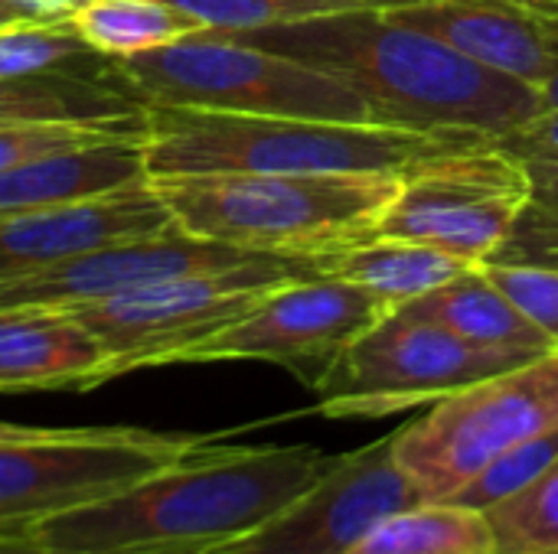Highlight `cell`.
Segmentation results:
<instances>
[{
  "mask_svg": "<svg viewBox=\"0 0 558 554\" xmlns=\"http://www.w3.org/2000/svg\"><path fill=\"white\" fill-rule=\"evenodd\" d=\"M484 271L549 336L558 353V271L523 264H484Z\"/></svg>",
  "mask_w": 558,
  "mask_h": 554,
  "instance_id": "29",
  "label": "cell"
},
{
  "mask_svg": "<svg viewBox=\"0 0 558 554\" xmlns=\"http://www.w3.org/2000/svg\"><path fill=\"white\" fill-rule=\"evenodd\" d=\"M3 124H111L147 131V104L111 75V62L101 75H0Z\"/></svg>",
  "mask_w": 558,
  "mask_h": 554,
  "instance_id": "18",
  "label": "cell"
},
{
  "mask_svg": "<svg viewBox=\"0 0 558 554\" xmlns=\"http://www.w3.org/2000/svg\"><path fill=\"white\" fill-rule=\"evenodd\" d=\"M530 199L523 160L494 140L468 144L402 173V189L373 238H402L487 264Z\"/></svg>",
  "mask_w": 558,
  "mask_h": 554,
  "instance_id": "10",
  "label": "cell"
},
{
  "mask_svg": "<svg viewBox=\"0 0 558 554\" xmlns=\"http://www.w3.org/2000/svg\"><path fill=\"white\" fill-rule=\"evenodd\" d=\"M477 134H428L284 114L147 108V173H405L418 160L481 144Z\"/></svg>",
  "mask_w": 558,
  "mask_h": 554,
  "instance_id": "3",
  "label": "cell"
},
{
  "mask_svg": "<svg viewBox=\"0 0 558 554\" xmlns=\"http://www.w3.org/2000/svg\"><path fill=\"white\" fill-rule=\"evenodd\" d=\"M36 3H43V7H49V10H56V13H72L78 3H85V0H36Z\"/></svg>",
  "mask_w": 558,
  "mask_h": 554,
  "instance_id": "35",
  "label": "cell"
},
{
  "mask_svg": "<svg viewBox=\"0 0 558 554\" xmlns=\"http://www.w3.org/2000/svg\"><path fill=\"white\" fill-rule=\"evenodd\" d=\"M206 33H245L288 26L347 10H392L415 0H167Z\"/></svg>",
  "mask_w": 558,
  "mask_h": 554,
  "instance_id": "23",
  "label": "cell"
},
{
  "mask_svg": "<svg viewBox=\"0 0 558 554\" xmlns=\"http://www.w3.org/2000/svg\"><path fill=\"white\" fill-rule=\"evenodd\" d=\"M154 186L173 222L196 238L330 261L376 235L402 173H213Z\"/></svg>",
  "mask_w": 558,
  "mask_h": 554,
  "instance_id": "4",
  "label": "cell"
},
{
  "mask_svg": "<svg viewBox=\"0 0 558 554\" xmlns=\"http://www.w3.org/2000/svg\"><path fill=\"white\" fill-rule=\"evenodd\" d=\"M558 460V428L507 451L504 457H497L494 464H487L468 487H461L448 503L487 513L497 503L510 500L513 493H520L523 487H530L536 477H543ZM445 503V500H441Z\"/></svg>",
  "mask_w": 558,
  "mask_h": 554,
  "instance_id": "27",
  "label": "cell"
},
{
  "mask_svg": "<svg viewBox=\"0 0 558 554\" xmlns=\"http://www.w3.org/2000/svg\"><path fill=\"white\" fill-rule=\"evenodd\" d=\"M69 13H56L36 0H0V33L26 23H43V20H62Z\"/></svg>",
  "mask_w": 558,
  "mask_h": 554,
  "instance_id": "31",
  "label": "cell"
},
{
  "mask_svg": "<svg viewBox=\"0 0 558 554\" xmlns=\"http://www.w3.org/2000/svg\"><path fill=\"white\" fill-rule=\"evenodd\" d=\"M402 310L432 320L481 349L510 353L523 359H539L556 353L549 336L490 281L484 264L405 304Z\"/></svg>",
  "mask_w": 558,
  "mask_h": 554,
  "instance_id": "19",
  "label": "cell"
},
{
  "mask_svg": "<svg viewBox=\"0 0 558 554\" xmlns=\"http://www.w3.org/2000/svg\"><path fill=\"white\" fill-rule=\"evenodd\" d=\"M517 160H558V111H543L533 121L500 134L494 140Z\"/></svg>",
  "mask_w": 558,
  "mask_h": 554,
  "instance_id": "30",
  "label": "cell"
},
{
  "mask_svg": "<svg viewBox=\"0 0 558 554\" xmlns=\"http://www.w3.org/2000/svg\"><path fill=\"white\" fill-rule=\"evenodd\" d=\"M415 503L425 500L396 460V434H386L337 454L307 493L222 554H347L379 519Z\"/></svg>",
  "mask_w": 558,
  "mask_h": 554,
  "instance_id": "12",
  "label": "cell"
},
{
  "mask_svg": "<svg viewBox=\"0 0 558 554\" xmlns=\"http://www.w3.org/2000/svg\"><path fill=\"white\" fill-rule=\"evenodd\" d=\"M526 362L533 359L481 349L399 307L356 336L317 379V411L337 421L389 418Z\"/></svg>",
  "mask_w": 558,
  "mask_h": 554,
  "instance_id": "8",
  "label": "cell"
},
{
  "mask_svg": "<svg viewBox=\"0 0 558 554\" xmlns=\"http://www.w3.org/2000/svg\"><path fill=\"white\" fill-rule=\"evenodd\" d=\"M523 167L530 176V199L487 264L558 271V160H523Z\"/></svg>",
  "mask_w": 558,
  "mask_h": 554,
  "instance_id": "25",
  "label": "cell"
},
{
  "mask_svg": "<svg viewBox=\"0 0 558 554\" xmlns=\"http://www.w3.org/2000/svg\"><path fill=\"white\" fill-rule=\"evenodd\" d=\"M209 438L144 428H43L0 444V535L105 500L180 460Z\"/></svg>",
  "mask_w": 558,
  "mask_h": 554,
  "instance_id": "9",
  "label": "cell"
},
{
  "mask_svg": "<svg viewBox=\"0 0 558 554\" xmlns=\"http://www.w3.org/2000/svg\"><path fill=\"white\" fill-rule=\"evenodd\" d=\"M265 258L258 251L232 248L222 242L196 238L177 222L163 232L95 248L56 268H43L0 281V310H72L121 294H134L173 278L239 268Z\"/></svg>",
  "mask_w": 558,
  "mask_h": 554,
  "instance_id": "13",
  "label": "cell"
},
{
  "mask_svg": "<svg viewBox=\"0 0 558 554\" xmlns=\"http://www.w3.org/2000/svg\"><path fill=\"white\" fill-rule=\"evenodd\" d=\"M65 20L105 59H131L199 29L167 0H85Z\"/></svg>",
  "mask_w": 558,
  "mask_h": 554,
  "instance_id": "22",
  "label": "cell"
},
{
  "mask_svg": "<svg viewBox=\"0 0 558 554\" xmlns=\"http://www.w3.org/2000/svg\"><path fill=\"white\" fill-rule=\"evenodd\" d=\"M108 59L95 52L69 20H43L0 33V75H39V72H88L101 75Z\"/></svg>",
  "mask_w": 558,
  "mask_h": 554,
  "instance_id": "24",
  "label": "cell"
},
{
  "mask_svg": "<svg viewBox=\"0 0 558 554\" xmlns=\"http://www.w3.org/2000/svg\"><path fill=\"white\" fill-rule=\"evenodd\" d=\"M386 13L539 91L558 69V0H415Z\"/></svg>",
  "mask_w": 558,
  "mask_h": 554,
  "instance_id": "15",
  "label": "cell"
},
{
  "mask_svg": "<svg viewBox=\"0 0 558 554\" xmlns=\"http://www.w3.org/2000/svg\"><path fill=\"white\" fill-rule=\"evenodd\" d=\"M317 447L209 438L180 460L26 535L46 554H222L271 522L333 464Z\"/></svg>",
  "mask_w": 558,
  "mask_h": 554,
  "instance_id": "1",
  "label": "cell"
},
{
  "mask_svg": "<svg viewBox=\"0 0 558 554\" xmlns=\"http://www.w3.org/2000/svg\"><path fill=\"white\" fill-rule=\"evenodd\" d=\"M0 554H46L33 535H0Z\"/></svg>",
  "mask_w": 558,
  "mask_h": 554,
  "instance_id": "32",
  "label": "cell"
},
{
  "mask_svg": "<svg viewBox=\"0 0 558 554\" xmlns=\"http://www.w3.org/2000/svg\"><path fill=\"white\" fill-rule=\"evenodd\" d=\"M327 274L320 258L265 255L226 271H206L141 287L111 300L72 307L69 313L111 356L114 376L180 366L186 353L213 340L275 287Z\"/></svg>",
  "mask_w": 558,
  "mask_h": 554,
  "instance_id": "6",
  "label": "cell"
},
{
  "mask_svg": "<svg viewBox=\"0 0 558 554\" xmlns=\"http://www.w3.org/2000/svg\"><path fill=\"white\" fill-rule=\"evenodd\" d=\"M477 264L454 258L441 248L402 242V238H369L327 261V274L353 281L376 294L389 310H399L435 287L461 278Z\"/></svg>",
  "mask_w": 558,
  "mask_h": 554,
  "instance_id": "20",
  "label": "cell"
},
{
  "mask_svg": "<svg viewBox=\"0 0 558 554\" xmlns=\"http://www.w3.org/2000/svg\"><path fill=\"white\" fill-rule=\"evenodd\" d=\"M386 313L392 310L353 281L333 274L291 281L275 287L242 320L186 353L180 366L239 359L275 362L314 389L330 362Z\"/></svg>",
  "mask_w": 558,
  "mask_h": 554,
  "instance_id": "11",
  "label": "cell"
},
{
  "mask_svg": "<svg viewBox=\"0 0 558 554\" xmlns=\"http://www.w3.org/2000/svg\"><path fill=\"white\" fill-rule=\"evenodd\" d=\"M558 428V353L481 379L396 434V460L425 503L451 500L487 464Z\"/></svg>",
  "mask_w": 558,
  "mask_h": 554,
  "instance_id": "7",
  "label": "cell"
},
{
  "mask_svg": "<svg viewBox=\"0 0 558 554\" xmlns=\"http://www.w3.org/2000/svg\"><path fill=\"white\" fill-rule=\"evenodd\" d=\"M347 554H494V532L477 509L415 503L379 519Z\"/></svg>",
  "mask_w": 558,
  "mask_h": 554,
  "instance_id": "21",
  "label": "cell"
},
{
  "mask_svg": "<svg viewBox=\"0 0 558 554\" xmlns=\"http://www.w3.org/2000/svg\"><path fill=\"white\" fill-rule=\"evenodd\" d=\"M543 104H546V111H558V69L553 72V78L543 85Z\"/></svg>",
  "mask_w": 558,
  "mask_h": 554,
  "instance_id": "34",
  "label": "cell"
},
{
  "mask_svg": "<svg viewBox=\"0 0 558 554\" xmlns=\"http://www.w3.org/2000/svg\"><path fill=\"white\" fill-rule=\"evenodd\" d=\"M124 134H147V131L111 127V124H3L0 127V170L65 150V147L124 137Z\"/></svg>",
  "mask_w": 558,
  "mask_h": 554,
  "instance_id": "28",
  "label": "cell"
},
{
  "mask_svg": "<svg viewBox=\"0 0 558 554\" xmlns=\"http://www.w3.org/2000/svg\"><path fill=\"white\" fill-rule=\"evenodd\" d=\"M219 36L327 72L369 104L376 124L389 127L497 140L546 111L536 85L487 69L386 10H347Z\"/></svg>",
  "mask_w": 558,
  "mask_h": 554,
  "instance_id": "2",
  "label": "cell"
},
{
  "mask_svg": "<svg viewBox=\"0 0 558 554\" xmlns=\"http://www.w3.org/2000/svg\"><path fill=\"white\" fill-rule=\"evenodd\" d=\"M108 62L111 75L147 108L376 124L369 104L327 72L206 29L170 46Z\"/></svg>",
  "mask_w": 558,
  "mask_h": 554,
  "instance_id": "5",
  "label": "cell"
},
{
  "mask_svg": "<svg viewBox=\"0 0 558 554\" xmlns=\"http://www.w3.org/2000/svg\"><path fill=\"white\" fill-rule=\"evenodd\" d=\"M111 379V356L69 310H0V392H85Z\"/></svg>",
  "mask_w": 558,
  "mask_h": 554,
  "instance_id": "16",
  "label": "cell"
},
{
  "mask_svg": "<svg viewBox=\"0 0 558 554\" xmlns=\"http://www.w3.org/2000/svg\"><path fill=\"white\" fill-rule=\"evenodd\" d=\"M173 225L154 180L29 212L0 216V281L65 264L95 248L144 238Z\"/></svg>",
  "mask_w": 558,
  "mask_h": 554,
  "instance_id": "14",
  "label": "cell"
},
{
  "mask_svg": "<svg viewBox=\"0 0 558 554\" xmlns=\"http://www.w3.org/2000/svg\"><path fill=\"white\" fill-rule=\"evenodd\" d=\"M484 516L494 532V554H558V460Z\"/></svg>",
  "mask_w": 558,
  "mask_h": 554,
  "instance_id": "26",
  "label": "cell"
},
{
  "mask_svg": "<svg viewBox=\"0 0 558 554\" xmlns=\"http://www.w3.org/2000/svg\"><path fill=\"white\" fill-rule=\"evenodd\" d=\"M147 134H124L65 147L0 170V216L105 196L150 180Z\"/></svg>",
  "mask_w": 558,
  "mask_h": 554,
  "instance_id": "17",
  "label": "cell"
},
{
  "mask_svg": "<svg viewBox=\"0 0 558 554\" xmlns=\"http://www.w3.org/2000/svg\"><path fill=\"white\" fill-rule=\"evenodd\" d=\"M43 428H29V424H10V421H0V444L7 441H23V438H33L39 434Z\"/></svg>",
  "mask_w": 558,
  "mask_h": 554,
  "instance_id": "33",
  "label": "cell"
}]
</instances>
